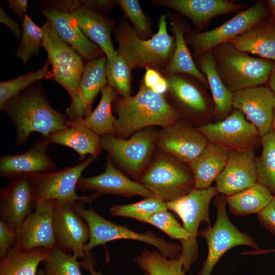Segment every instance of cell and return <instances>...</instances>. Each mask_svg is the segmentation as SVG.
<instances>
[{"instance_id":"6","label":"cell","mask_w":275,"mask_h":275,"mask_svg":"<svg viewBox=\"0 0 275 275\" xmlns=\"http://www.w3.org/2000/svg\"><path fill=\"white\" fill-rule=\"evenodd\" d=\"M219 194L215 186L206 189L194 188L187 194L166 203L168 209L174 211L181 218L182 227L188 238L180 241L182 260L185 272L190 270L198 258L197 236L201 224L211 226L209 205Z\"/></svg>"},{"instance_id":"29","label":"cell","mask_w":275,"mask_h":275,"mask_svg":"<svg viewBox=\"0 0 275 275\" xmlns=\"http://www.w3.org/2000/svg\"><path fill=\"white\" fill-rule=\"evenodd\" d=\"M228 42L241 51L275 62V21L269 16Z\"/></svg>"},{"instance_id":"22","label":"cell","mask_w":275,"mask_h":275,"mask_svg":"<svg viewBox=\"0 0 275 275\" xmlns=\"http://www.w3.org/2000/svg\"><path fill=\"white\" fill-rule=\"evenodd\" d=\"M256 160L254 150L230 151L226 165L215 181L219 194L229 196L256 183Z\"/></svg>"},{"instance_id":"16","label":"cell","mask_w":275,"mask_h":275,"mask_svg":"<svg viewBox=\"0 0 275 275\" xmlns=\"http://www.w3.org/2000/svg\"><path fill=\"white\" fill-rule=\"evenodd\" d=\"M57 201L46 200L39 203L24 219L17 232L14 249L29 251L57 246L53 226V212Z\"/></svg>"},{"instance_id":"27","label":"cell","mask_w":275,"mask_h":275,"mask_svg":"<svg viewBox=\"0 0 275 275\" xmlns=\"http://www.w3.org/2000/svg\"><path fill=\"white\" fill-rule=\"evenodd\" d=\"M68 126L52 133L48 138L51 144L71 148L78 154L80 161L87 154L96 160L102 152L101 137L75 121L69 120Z\"/></svg>"},{"instance_id":"1","label":"cell","mask_w":275,"mask_h":275,"mask_svg":"<svg viewBox=\"0 0 275 275\" xmlns=\"http://www.w3.org/2000/svg\"><path fill=\"white\" fill-rule=\"evenodd\" d=\"M2 111L14 124L17 146L26 144L34 132L48 138L53 132L69 127L66 114L51 105L38 82L9 100Z\"/></svg>"},{"instance_id":"30","label":"cell","mask_w":275,"mask_h":275,"mask_svg":"<svg viewBox=\"0 0 275 275\" xmlns=\"http://www.w3.org/2000/svg\"><path fill=\"white\" fill-rule=\"evenodd\" d=\"M197 60V66L206 76L211 92L214 115L222 120L232 112L233 93L226 87L218 75L211 49L200 55Z\"/></svg>"},{"instance_id":"44","label":"cell","mask_w":275,"mask_h":275,"mask_svg":"<svg viewBox=\"0 0 275 275\" xmlns=\"http://www.w3.org/2000/svg\"><path fill=\"white\" fill-rule=\"evenodd\" d=\"M17 233L3 220L0 221V258L14 248Z\"/></svg>"},{"instance_id":"26","label":"cell","mask_w":275,"mask_h":275,"mask_svg":"<svg viewBox=\"0 0 275 275\" xmlns=\"http://www.w3.org/2000/svg\"><path fill=\"white\" fill-rule=\"evenodd\" d=\"M70 13L84 35L101 49L107 61H112L117 54L111 37L114 26L112 20L84 6Z\"/></svg>"},{"instance_id":"23","label":"cell","mask_w":275,"mask_h":275,"mask_svg":"<svg viewBox=\"0 0 275 275\" xmlns=\"http://www.w3.org/2000/svg\"><path fill=\"white\" fill-rule=\"evenodd\" d=\"M104 171L97 176L79 179L77 188L82 190H93L99 196L108 194L130 198L140 196L144 198L153 196L152 193L138 181L125 175L114 164L108 156Z\"/></svg>"},{"instance_id":"5","label":"cell","mask_w":275,"mask_h":275,"mask_svg":"<svg viewBox=\"0 0 275 275\" xmlns=\"http://www.w3.org/2000/svg\"><path fill=\"white\" fill-rule=\"evenodd\" d=\"M138 182L153 196L166 203L174 201L195 188L189 166L158 149Z\"/></svg>"},{"instance_id":"42","label":"cell","mask_w":275,"mask_h":275,"mask_svg":"<svg viewBox=\"0 0 275 275\" xmlns=\"http://www.w3.org/2000/svg\"><path fill=\"white\" fill-rule=\"evenodd\" d=\"M116 5L123 10L141 38L148 39L153 36L149 20L143 11L138 1L118 0L116 1Z\"/></svg>"},{"instance_id":"31","label":"cell","mask_w":275,"mask_h":275,"mask_svg":"<svg viewBox=\"0 0 275 275\" xmlns=\"http://www.w3.org/2000/svg\"><path fill=\"white\" fill-rule=\"evenodd\" d=\"M171 28L175 39V48L170 62L162 69L164 74L189 75L198 79L205 86H208L206 76L199 69L190 53L183 25L180 22L173 20Z\"/></svg>"},{"instance_id":"18","label":"cell","mask_w":275,"mask_h":275,"mask_svg":"<svg viewBox=\"0 0 275 275\" xmlns=\"http://www.w3.org/2000/svg\"><path fill=\"white\" fill-rule=\"evenodd\" d=\"M275 95L263 86L250 87L233 92L232 106L242 113L257 129L260 136L272 128Z\"/></svg>"},{"instance_id":"4","label":"cell","mask_w":275,"mask_h":275,"mask_svg":"<svg viewBox=\"0 0 275 275\" xmlns=\"http://www.w3.org/2000/svg\"><path fill=\"white\" fill-rule=\"evenodd\" d=\"M211 50L218 75L232 93L262 86L275 68L272 61L252 57L229 42L220 44Z\"/></svg>"},{"instance_id":"19","label":"cell","mask_w":275,"mask_h":275,"mask_svg":"<svg viewBox=\"0 0 275 275\" xmlns=\"http://www.w3.org/2000/svg\"><path fill=\"white\" fill-rule=\"evenodd\" d=\"M106 65L104 54L85 65L76 94L66 110L69 120L84 118L91 114L95 98L107 84Z\"/></svg>"},{"instance_id":"46","label":"cell","mask_w":275,"mask_h":275,"mask_svg":"<svg viewBox=\"0 0 275 275\" xmlns=\"http://www.w3.org/2000/svg\"><path fill=\"white\" fill-rule=\"evenodd\" d=\"M43 2L56 10L69 13L82 6L81 1L78 0L45 1Z\"/></svg>"},{"instance_id":"40","label":"cell","mask_w":275,"mask_h":275,"mask_svg":"<svg viewBox=\"0 0 275 275\" xmlns=\"http://www.w3.org/2000/svg\"><path fill=\"white\" fill-rule=\"evenodd\" d=\"M132 70L128 63L117 52L112 61H107V84L122 97L130 96Z\"/></svg>"},{"instance_id":"33","label":"cell","mask_w":275,"mask_h":275,"mask_svg":"<svg viewBox=\"0 0 275 275\" xmlns=\"http://www.w3.org/2000/svg\"><path fill=\"white\" fill-rule=\"evenodd\" d=\"M274 197L266 186L256 182L252 186L235 194L226 196L231 213L237 216L261 212Z\"/></svg>"},{"instance_id":"50","label":"cell","mask_w":275,"mask_h":275,"mask_svg":"<svg viewBox=\"0 0 275 275\" xmlns=\"http://www.w3.org/2000/svg\"><path fill=\"white\" fill-rule=\"evenodd\" d=\"M0 21L11 30L15 38L20 39L21 34L19 23L10 17L1 6L0 7Z\"/></svg>"},{"instance_id":"7","label":"cell","mask_w":275,"mask_h":275,"mask_svg":"<svg viewBox=\"0 0 275 275\" xmlns=\"http://www.w3.org/2000/svg\"><path fill=\"white\" fill-rule=\"evenodd\" d=\"M82 202L74 203L78 213L87 223L90 232V239L84 249L87 253L95 246L119 239L140 241L151 244L156 248L163 256L171 259L180 256L181 246L169 242L164 238L157 236L151 232L138 233L129 228L115 224L99 214L92 207L86 209Z\"/></svg>"},{"instance_id":"15","label":"cell","mask_w":275,"mask_h":275,"mask_svg":"<svg viewBox=\"0 0 275 275\" xmlns=\"http://www.w3.org/2000/svg\"><path fill=\"white\" fill-rule=\"evenodd\" d=\"M168 83V93L176 108L188 119L200 120L208 118L214 113V106L202 88L203 84L195 77L183 74L163 75Z\"/></svg>"},{"instance_id":"17","label":"cell","mask_w":275,"mask_h":275,"mask_svg":"<svg viewBox=\"0 0 275 275\" xmlns=\"http://www.w3.org/2000/svg\"><path fill=\"white\" fill-rule=\"evenodd\" d=\"M208 141L197 128L180 120L158 131V149L188 165L205 149Z\"/></svg>"},{"instance_id":"25","label":"cell","mask_w":275,"mask_h":275,"mask_svg":"<svg viewBox=\"0 0 275 275\" xmlns=\"http://www.w3.org/2000/svg\"><path fill=\"white\" fill-rule=\"evenodd\" d=\"M153 2L179 12L200 30L216 16L242 11L246 7L245 4L227 0H157Z\"/></svg>"},{"instance_id":"9","label":"cell","mask_w":275,"mask_h":275,"mask_svg":"<svg viewBox=\"0 0 275 275\" xmlns=\"http://www.w3.org/2000/svg\"><path fill=\"white\" fill-rule=\"evenodd\" d=\"M157 134L158 131L150 127L135 132L129 139L104 135L101 137V147L113 163L138 181L156 147Z\"/></svg>"},{"instance_id":"45","label":"cell","mask_w":275,"mask_h":275,"mask_svg":"<svg viewBox=\"0 0 275 275\" xmlns=\"http://www.w3.org/2000/svg\"><path fill=\"white\" fill-rule=\"evenodd\" d=\"M257 215L260 223L275 235V196L265 208Z\"/></svg>"},{"instance_id":"24","label":"cell","mask_w":275,"mask_h":275,"mask_svg":"<svg viewBox=\"0 0 275 275\" xmlns=\"http://www.w3.org/2000/svg\"><path fill=\"white\" fill-rule=\"evenodd\" d=\"M39 9L58 36L73 48L82 59L89 61L103 55L101 49L82 32L70 13L47 5L39 7Z\"/></svg>"},{"instance_id":"28","label":"cell","mask_w":275,"mask_h":275,"mask_svg":"<svg viewBox=\"0 0 275 275\" xmlns=\"http://www.w3.org/2000/svg\"><path fill=\"white\" fill-rule=\"evenodd\" d=\"M230 151L224 146L208 142L203 151L188 165L194 178L195 188L212 186L225 167Z\"/></svg>"},{"instance_id":"36","label":"cell","mask_w":275,"mask_h":275,"mask_svg":"<svg viewBox=\"0 0 275 275\" xmlns=\"http://www.w3.org/2000/svg\"><path fill=\"white\" fill-rule=\"evenodd\" d=\"M262 152L256 158L257 182L266 186L275 196V129L261 136Z\"/></svg>"},{"instance_id":"3","label":"cell","mask_w":275,"mask_h":275,"mask_svg":"<svg viewBox=\"0 0 275 275\" xmlns=\"http://www.w3.org/2000/svg\"><path fill=\"white\" fill-rule=\"evenodd\" d=\"M157 32L148 39L141 38L133 26L123 20L115 31L117 53L132 69L140 68L164 69L175 48L174 36L169 34L166 15L160 16Z\"/></svg>"},{"instance_id":"49","label":"cell","mask_w":275,"mask_h":275,"mask_svg":"<svg viewBox=\"0 0 275 275\" xmlns=\"http://www.w3.org/2000/svg\"><path fill=\"white\" fill-rule=\"evenodd\" d=\"M7 7L11 9L19 20L23 21L28 7V0H7Z\"/></svg>"},{"instance_id":"41","label":"cell","mask_w":275,"mask_h":275,"mask_svg":"<svg viewBox=\"0 0 275 275\" xmlns=\"http://www.w3.org/2000/svg\"><path fill=\"white\" fill-rule=\"evenodd\" d=\"M77 260L72 254L56 246L43 262L45 273L46 275H82L80 268L82 262Z\"/></svg>"},{"instance_id":"52","label":"cell","mask_w":275,"mask_h":275,"mask_svg":"<svg viewBox=\"0 0 275 275\" xmlns=\"http://www.w3.org/2000/svg\"><path fill=\"white\" fill-rule=\"evenodd\" d=\"M265 3L269 8L270 17L275 21V0L266 1Z\"/></svg>"},{"instance_id":"11","label":"cell","mask_w":275,"mask_h":275,"mask_svg":"<svg viewBox=\"0 0 275 275\" xmlns=\"http://www.w3.org/2000/svg\"><path fill=\"white\" fill-rule=\"evenodd\" d=\"M42 47L47 53L52 67L51 79L65 89L71 99L76 94L82 77L84 64L82 58L57 35L48 21L41 26Z\"/></svg>"},{"instance_id":"43","label":"cell","mask_w":275,"mask_h":275,"mask_svg":"<svg viewBox=\"0 0 275 275\" xmlns=\"http://www.w3.org/2000/svg\"><path fill=\"white\" fill-rule=\"evenodd\" d=\"M147 223L158 228L171 238L178 239L180 241L186 239L188 237L182 226L168 210L154 213Z\"/></svg>"},{"instance_id":"38","label":"cell","mask_w":275,"mask_h":275,"mask_svg":"<svg viewBox=\"0 0 275 275\" xmlns=\"http://www.w3.org/2000/svg\"><path fill=\"white\" fill-rule=\"evenodd\" d=\"M167 210L166 203L153 196L131 204L113 205L109 212L113 216L129 217L147 223L152 214Z\"/></svg>"},{"instance_id":"54","label":"cell","mask_w":275,"mask_h":275,"mask_svg":"<svg viewBox=\"0 0 275 275\" xmlns=\"http://www.w3.org/2000/svg\"><path fill=\"white\" fill-rule=\"evenodd\" d=\"M275 252V249L269 250H260L259 251L254 250L250 252L251 255H261L264 254L269 253Z\"/></svg>"},{"instance_id":"56","label":"cell","mask_w":275,"mask_h":275,"mask_svg":"<svg viewBox=\"0 0 275 275\" xmlns=\"http://www.w3.org/2000/svg\"><path fill=\"white\" fill-rule=\"evenodd\" d=\"M272 128H273L275 129V102L274 104V117H273V122H272Z\"/></svg>"},{"instance_id":"12","label":"cell","mask_w":275,"mask_h":275,"mask_svg":"<svg viewBox=\"0 0 275 275\" xmlns=\"http://www.w3.org/2000/svg\"><path fill=\"white\" fill-rule=\"evenodd\" d=\"M270 16V11L266 3L256 2L222 25L206 32L186 34L185 39L191 46L194 56L197 58L214 47L228 42Z\"/></svg>"},{"instance_id":"39","label":"cell","mask_w":275,"mask_h":275,"mask_svg":"<svg viewBox=\"0 0 275 275\" xmlns=\"http://www.w3.org/2000/svg\"><path fill=\"white\" fill-rule=\"evenodd\" d=\"M43 41L41 27L38 26L26 14L22 21L20 41L15 57L19 58L23 64H26L32 57L39 56Z\"/></svg>"},{"instance_id":"8","label":"cell","mask_w":275,"mask_h":275,"mask_svg":"<svg viewBox=\"0 0 275 275\" xmlns=\"http://www.w3.org/2000/svg\"><path fill=\"white\" fill-rule=\"evenodd\" d=\"M226 204V196L218 194L214 200L217 211L214 225L199 232L207 242L208 253L198 275H211L222 256L234 247L247 245L256 251L261 250L251 236L239 230L231 222L227 213Z\"/></svg>"},{"instance_id":"2","label":"cell","mask_w":275,"mask_h":275,"mask_svg":"<svg viewBox=\"0 0 275 275\" xmlns=\"http://www.w3.org/2000/svg\"><path fill=\"white\" fill-rule=\"evenodd\" d=\"M113 107L118 116L113 135L123 139L142 129L153 126L162 128L183 118L164 95L154 92L143 82L135 95L117 97Z\"/></svg>"},{"instance_id":"55","label":"cell","mask_w":275,"mask_h":275,"mask_svg":"<svg viewBox=\"0 0 275 275\" xmlns=\"http://www.w3.org/2000/svg\"><path fill=\"white\" fill-rule=\"evenodd\" d=\"M36 275H46L45 270L42 269V268L38 270Z\"/></svg>"},{"instance_id":"20","label":"cell","mask_w":275,"mask_h":275,"mask_svg":"<svg viewBox=\"0 0 275 275\" xmlns=\"http://www.w3.org/2000/svg\"><path fill=\"white\" fill-rule=\"evenodd\" d=\"M50 144L48 138L42 136L24 153L1 156V176L11 180L28 175L56 171L57 164L47 153Z\"/></svg>"},{"instance_id":"51","label":"cell","mask_w":275,"mask_h":275,"mask_svg":"<svg viewBox=\"0 0 275 275\" xmlns=\"http://www.w3.org/2000/svg\"><path fill=\"white\" fill-rule=\"evenodd\" d=\"M82 266L84 267L85 268H86L87 270H88L91 274V275H103L100 271H96L94 267H93V264L94 263L91 261H83ZM143 275H149V274L147 272H145L144 274Z\"/></svg>"},{"instance_id":"14","label":"cell","mask_w":275,"mask_h":275,"mask_svg":"<svg viewBox=\"0 0 275 275\" xmlns=\"http://www.w3.org/2000/svg\"><path fill=\"white\" fill-rule=\"evenodd\" d=\"M74 203H56L53 212V226L57 246L69 251L78 259L94 260L85 251L90 232L86 222L76 211Z\"/></svg>"},{"instance_id":"53","label":"cell","mask_w":275,"mask_h":275,"mask_svg":"<svg viewBox=\"0 0 275 275\" xmlns=\"http://www.w3.org/2000/svg\"><path fill=\"white\" fill-rule=\"evenodd\" d=\"M269 79L270 89L275 95V68L273 69Z\"/></svg>"},{"instance_id":"48","label":"cell","mask_w":275,"mask_h":275,"mask_svg":"<svg viewBox=\"0 0 275 275\" xmlns=\"http://www.w3.org/2000/svg\"><path fill=\"white\" fill-rule=\"evenodd\" d=\"M164 79V76L157 69L147 68L142 82L147 88L152 90Z\"/></svg>"},{"instance_id":"10","label":"cell","mask_w":275,"mask_h":275,"mask_svg":"<svg viewBox=\"0 0 275 275\" xmlns=\"http://www.w3.org/2000/svg\"><path fill=\"white\" fill-rule=\"evenodd\" d=\"M95 160L90 156L74 166L60 171L26 175L33 186L35 207L46 200L59 203L91 202L98 195L79 196L76 189L83 172Z\"/></svg>"},{"instance_id":"21","label":"cell","mask_w":275,"mask_h":275,"mask_svg":"<svg viewBox=\"0 0 275 275\" xmlns=\"http://www.w3.org/2000/svg\"><path fill=\"white\" fill-rule=\"evenodd\" d=\"M9 180L0 192L1 219L17 233L25 217L35 208L34 189L26 176Z\"/></svg>"},{"instance_id":"37","label":"cell","mask_w":275,"mask_h":275,"mask_svg":"<svg viewBox=\"0 0 275 275\" xmlns=\"http://www.w3.org/2000/svg\"><path fill=\"white\" fill-rule=\"evenodd\" d=\"M49 62L47 59L45 64L38 70L13 79L0 82V109L5 104L21 92L43 79H51V72L49 69Z\"/></svg>"},{"instance_id":"13","label":"cell","mask_w":275,"mask_h":275,"mask_svg":"<svg viewBox=\"0 0 275 275\" xmlns=\"http://www.w3.org/2000/svg\"><path fill=\"white\" fill-rule=\"evenodd\" d=\"M197 129L208 142L230 151L254 150L261 144L256 128L237 109L222 120L204 124Z\"/></svg>"},{"instance_id":"32","label":"cell","mask_w":275,"mask_h":275,"mask_svg":"<svg viewBox=\"0 0 275 275\" xmlns=\"http://www.w3.org/2000/svg\"><path fill=\"white\" fill-rule=\"evenodd\" d=\"M50 251L42 248L29 251L12 248L0 258V275H36L39 264L47 258Z\"/></svg>"},{"instance_id":"34","label":"cell","mask_w":275,"mask_h":275,"mask_svg":"<svg viewBox=\"0 0 275 275\" xmlns=\"http://www.w3.org/2000/svg\"><path fill=\"white\" fill-rule=\"evenodd\" d=\"M101 93L100 102L94 111L86 118L73 121L84 125L99 136L113 135L116 119L113 115L112 108L118 93L108 84Z\"/></svg>"},{"instance_id":"35","label":"cell","mask_w":275,"mask_h":275,"mask_svg":"<svg viewBox=\"0 0 275 275\" xmlns=\"http://www.w3.org/2000/svg\"><path fill=\"white\" fill-rule=\"evenodd\" d=\"M134 262L149 275H185L186 273L180 256L171 259L154 250H144L135 257Z\"/></svg>"},{"instance_id":"47","label":"cell","mask_w":275,"mask_h":275,"mask_svg":"<svg viewBox=\"0 0 275 275\" xmlns=\"http://www.w3.org/2000/svg\"><path fill=\"white\" fill-rule=\"evenodd\" d=\"M81 3L82 6L101 13L109 12L116 4V1L82 0Z\"/></svg>"}]
</instances>
